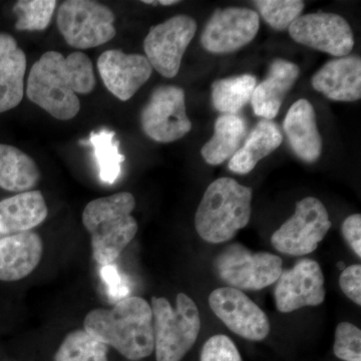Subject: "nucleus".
I'll use <instances>...</instances> for the list:
<instances>
[{
    "label": "nucleus",
    "mask_w": 361,
    "mask_h": 361,
    "mask_svg": "<svg viewBox=\"0 0 361 361\" xmlns=\"http://www.w3.org/2000/svg\"><path fill=\"white\" fill-rule=\"evenodd\" d=\"M96 87L92 61L84 52L47 51L32 66L26 94L33 104L61 121H70L80 110L78 94H87Z\"/></svg>",
    "instance_id": "f257e3e1"
},
{
    "label": "nucleus",
    "mask_w": 361,
    "mask_h": 361,
    "mask_svg": "<svg viewBox=\"0 0 361 361\" xmlns=\"http://www.w3.org/2000/svg\"><path fill=\"white\" fill-rule=\"evenodd\" d=\"M84 329L130 360L148 357L155 349L153 312L137 296L121 299L111 308H97L85 316Z\"/></svg>",
    "instance_id": "f03ea898"
},
{
    "label": "nucleus",
    "mask_w": 361,
    "mask_h": 361,
    "mask_svg": "<svg viewBox=\"0 0 361 361\" xmlns=\"http://www.w3.org/2000/svg\"><path fill=\"white\" fill-rule=\"evenodd\" d=\"M134 195L120 192L94 199L85 206L82 224L90 235L92 256L99 264L115 262L135 238L139 226L132 213Z\"/></svg>",
    "instance_id": "7ed1b4c3"
},
{
    "label": "nucleus",
    "mask_w": 361,
    "mask_h": 361,
    "mask_svg": "<svg viewBox=\"0 0 361 361\" xmlns=\"http://www.w3.org/2000/svg\"><path fill=\"white\" fill-rule=\"evenodd\" d=\"M251 202V188L231 178L214 180L207 188L195 215L199 236L214 244L234 238L250 221Z\"/></svg>",
    "instance_id": "20e7f679"
},
{
    "label": "nucleus",
    "mask_w": 361,
    "mask_h": 361,
    "mask_svg": "<svg viewBox=\"0 0 361 361\" xmlns=\"http://www.w3.org/2000/svg\"><path fill=\"white\" fill-rule=\"evenodd\" d=\"M157 361H180L193 348L201 318L193 299L179 293L173 307L164 297H152Z\"/></svg>",
    "instance_id": "39448f33"
},
{
    "label": "nucleus",
    "mask_w": 361,
    "mask_h": 361,
    "mask_svg": "<svg viewBox=\"0 0 361 361\" xmlns=\"http://www.w3.org/2000/svg\"><path fill=\"white\" fill-rule=\"evenodd\" d=\"M216 274L232 288L261 290L274 284L283 270L279 256L268 252H252L240 243L231 244L214 261Z\"/></svg>",
    "instance_id": "423d86ee"
},
{
    "label": "nucleus",
    "mask_w": 361,
    "mask_h": 361,
    "mask_svg": "<svg viewBox=\"0 0 361 361\" xmlns=\"http://www.w3.org/2000/svg\"><path fill=\"white\" fill-rule=\"evenodd\" d=\"M115 14L90 0H68L58 13L59 30L66 44L78 49H92L116 37Z\"/></svg>",
    "instance_id": "0eeeda50"
},
{
    "label": "nucleus",
    "mask_w": 361,
    "mask_h": 361,
    "mask_svg": "<svg viewBox=\"0 0 361 361\" xmlns=\"http://www.w3.org/2000/svg\"><path fill=\"white\" fill-rule=\"evenodd\" d=\"M331 222L322 201L306 197L297 202L293 216L273 233L271 243L277 251L303 256L316 250L326 236Z\"/></svg>",
    "instance_id": "6e6552de"
},
{
    "label": "nucleus",
    "mask_w": 361,
    "mask_h": 361,
    "mask_svg": "<svg viewBox=\"0 0 361 361\" xmlns=\"http://www.w3.org/2000/svg\"><path fill=\"white\" fill-rule=\"evenodd\" d=\"M141 126L149 139L161 144L184 137L192 129L184 90L176 85H161L154 90L142 108Z\"/></svg>",
    "instance_id": "1a4fd4ad"
},
{
    "label": "nucleus",
    "mask_w": 361,
    "mask_h": 361,
    "mask_svg": "<svg viewBox=\"0 0 361 361\" xmlns=\"http://www.w3.org/2000/svg\"><path fill=\"white\" fill-rule=\"evenodd\" d=\"M196 32V20L186 14L176 16L151 27L144 40V49L153 70L163 77L175 78Z\"/></svg>",
    "instance_id": "9d476101"
},
{
    "label": "nucleus",
    "mask_w": 361,
    "mask_h": 361,
    "mask_svg": "<svg viewBox=\"0 0 361 361\" xmlns=\"http://www.w3.org/2000/svg\"><path fill=\"white\" fill-rule=\"evenodd\" d=\"M292 39L331 54L344 58L355 47V35L348 21L339 14L315 13L299 16L288 28Z\"/></svg>",
    "instance_id": "9b49d317"
},
{
    "label": "nucleus",
    "mask_w": 361,
    "mask_h": 361,
    "mask_svg": "<svg viewBox=\"0 0 361 361\" xmlns=\"http://www.w3.org/2000/svg\"><path fill=\"white\" fill-rule=\"evenodd\" d=\"M209 304L215 315L237 336L261 341L269 334L268 316L243 291L221 287L210 294Z\"/></svg>",
    "instance_id": "f8f14e48"
},
{
    "label": "nucleus",
    "mask_w": 361,
    "mask_h": 361,
    "mask_svg": "<svg viewBox=\"0 0 361 361\" xmlns=\"http://www.w3.org/2000/svg\"><path fill=\"white\" fill-rule=\"evenodd\" d=\"M260 25L259 14L244 7L218 9L201 35L202 47L212 54L234 52L255 39Z\"/></svg>",
    "instance_id": "ddd939ff"
},
{
    "label": "nucleus",
    "mask_w": 361,
    "mask_h": 361,
    "mask_svg": "<svg viewBox=\"0 0 361 361\" xmlns=\"http://www.w3.org/2000/svg\"><path fill=\"white\" fill-rule=\"evenodd\" d=\"M276 282L274 298L280 312L320 305L324 301V276L320 265L311 259H303L291 269L282 270Z\"/></svg>",
    "instance_id": "4468645a"
},
{
    "label": "nucleus",
    "mask_w": 361,
    "mask_h": 361,
    "mask_svg": "<svg viewBox=\"0 0 361 361\" xmlns=\"http://www.w3.org/2000/svg\"><path fill=\"white\" fill-rule=\"evenodd\" d=\"M97 70L104 87L120 101H129L151 78L153 68L142 54H127L118 49L103 52Z\"/></svg>",
    "instance_id": "2eb2a0df"
},
{
    "label": "nucleus",
    "mask_w": 361,
    "mask_h": 361,
    "mask_svg": "<svg viewBox=\"0 0 361 361\" xmlns=\"http://www.w3.org/2000/svg\"><path fill=\"white\" fill-rule=\"evenodd\" d=\"M44 243L37 233L28 231L0 238V281L27 277L39 264Z\"/></svg>",
    "instance_id": "dca6fc26"
},
{
    "label": "nucleus",
    "mask_w": 361,
    "mask_h": 361,
    "mask_svg": "<svg viewBox=\"0 0 361 361\" xmlns=\"http://www.w3.org/2000/svg\"><path fill=\"white\" fill-rule=\"evenodd\" d=\"M312 87L329 99L355 102L361 97V61L357 56L332 59L313 75Z\"/></svg>",
    "instance_id": "f3484780"
},
{
    "label": "nucleus",
    "mask_w": 361,
    "mask_h": 361,
    "mask_svg": "<svg viewBox=\"0 0 361 361\" xmlns=\"http://www.w3.org/2000/svg\"><path fill=\"white\" fill-rule=\"evenodd\" d=\"M299 75L300 68L295 63L285 59H274L271 63L267 78L256 85L252 94L254 114L264 120L274 118Z\"/></svg>",
    "instance_id": "a211bd4d"
},
{
    "label": "nucleus",
    "mask_w": 361,
    "mask_h": 361,
    "mask_svg": "<svg viewBox=\"0 0 361 361\" xmlns=\"http://www.w3.org/2000/svg\"><path fill=\"white\" fill-rule=\"evenodd\" d=\"M283 128L292 151L306 163H314L322 153V137L316 114L307 99H298L285 116Z\"/></svg>",
    "instance_id": "6ab92c4d"
},
{
    "label": "nucleus",
    "mask_w": 361,
    "mask_h": 361,
    "mask_svg": "<svg viewBox=\"0 0 361 361\" xmlns=\"http://www.w3.org/2000/svg\"><path fill=\"white\" fill-rule=\"evenodd\" d=\"M26 65L25 51L13 35L0 33V114L23 101Z\"/></svg>",
    "instance_id": "aec40b11"
},
{
    "label": "nucleus",
    "mask_w": 361,
    "mask_h": 361,
    "mask_svg": "<svg viewBox=\"0 0 361 361\" xmlns=\"http://www.w3.org/2000/svg\"><path fill=\"white\" fill-rule=\"evenodd\" d=\"M49 209L40 191H26L0 201V234L28 232L47 219Z\"/></svg>",
    "instance_id": "412c9836"
},
{
    "label": "nucleus",
    "mask_w": 361,
    "mask_h": 361,
    "mask_svg": "<svg viewBox=\"0 0 361 361\" xmlns=\"http://www.w3.org/2000/svg\"><path fill=\"white\" fill-rule=\"evenodd\" d=\"M282 142L283 135L276 123L262 120L252 130L243 146L230 159L228 168L236 174H248L259 161L279 148Z\"/></svg>",
    "instance_id": "4be33fe9"
},
{
    "label": "nucleus",
    "mask_w": 361,
    "mask_h": 361,
    "mask_svg": "<svg viewBox=\"0 0 361 361\" xmlns=\"http://www.w3.org/2000/svg\"><path fill=\"white\" fill-rule=\"evenodd\" d=\"M247 125L238 115H222L217 118L214 135L201 149L202 157L209 165L217 166L231 159L245 137Z\"/></svg>",
    "instance_id": "5701e85b"
},
{
    "label": "nucleus",
    "mask_w": 361,
    "mask_h": 361,
    "mask_svg": "<svg viewBox=\"0 0 361 361\" xmlns=\"http://www.w3.org/2000/svg\"><path fill=\"white\" fill-rule=\"evenodd\" d=\"M39 169L32 157L9 145L0 144V188L6 191H28L37 186Z\"/></svg>",
    "instance_id": "b1692460"
},
{
    "label": "nucleus",
    "mask_w": 361,
    "mask_h": 361,
    "mask_svg": "<svg viewBox=\"0 0 361 361\" xmlns=\"http://www.w3.org/2000/svg\"><path fill=\"white\" fill-rule=\"evenodd\" d=\"M257 82L251 75L222 78L212 85V104L223 115H237L249 102Z\"/></svg>",
    "instance_id": "393cba45"
},
{
    "label": "nucleus",
    "mask_w": 361,
    "mask_h": 361,
    "mask_svg": "<svg viewBox=\"0 0 361 361\" xmlns=\"http://www.w3.org/2000/svg\"><path fill=\"white\" fill-rule=\"evenodd\" d=\"M94 149L99 179L106 184H114L122 172L125 156L120 154V142L116 140V133L108 129L90 133L89 141L82 142Z\"/></svg>",
    "instance_id": "a878e982"
},
{
    "label": "nucleus",
    "mask_w": 361,
    "mask_h": 361,
    "mask_svg": "<svg viewBox=\"0 0 361 361\" xmlns=\"http://www.w3.org/2000/svg\"><path fill=\"white\" fill-rule=\"evenodd\" d=\"M109 346L85 329L71 332L61 342L54 361H109Z\"/></svg>",
    "instance_id": "bb28decb"
},
{
    "label": "nucleus",
    "mask_w": 361,
    "mask_h": 361,
    "mask_svg": "<svg viewBox=\"0 0 361 361\" xmlns=\"http://www.w3.org/2000/svg\"><path fill=\"white\" fill-rule=\"evenodd\" d=\"M56 0H20L13 7L16 28L21 32L47 30L56 11Z\"/></svg>",
    "instance_id": "cd10ccee"
},
{
    "label": "nucleus",
    "mask_w": 361,
    "mask_h": 361,
    "mask_svg": "<svg viewBox=\"0 0 361 361\" xmlns=\"http://www.w3.org/2000/svg\"><path fill=\"white\" fill-rule=\"evenodd\" d=\"M254 4L263 20L280 32L288 30L304 8V2L300 0H257Z\"/></svg>",
    "instance_id": "c85d7f7f"
},
{
    "label": "nucleus",
    "mask_w": 361,
    "mask_h": 361,
    "mask_svg": "<svg viewBox=\"0 0 361 361\" xmlns=\"http://www.w3.org/2000/svg\"><path fill=\"white\" fill-rule=\"evenodd\" d=\"M334 353L343 361H361V331L353 323L337 325Z\"/></svg>",
    "instance_id": "c756f323"
},
{
    "label": "nucleus",
    "mask_w": 361,
    "mask_h": 361,
    "mask_svg": "<svg viewBox=\"0 0 361 361\" xmlns=\"http://www.w3.org/2000/svg\"><path fill=\"white\" fill-rule=\"evenodd\" d=\"M201 361H242V357L229 337L217 334L210 337L204 344Z\"/></svg>",
    "instance_id": "7c9ffc66"
},
{
    "label": "nucleus",
    "mask_w": 361,
    "mask_h": 361,
    "mask_svg": "<svg viewBox=\"0 0 361 361\" xmlns=\"http://www.w3.org/2000/svg\"><path fill=\"white\" fill-rule=\"evenodd\" d=\"M342 292L357 305H361V266L350 265L342 270L339 277Z\"/></svg>",
    "instance_id": "2f4dec72"
},
{
    "label": "nucleus",
    "mask_w": 361,
    "mask_h": 361,
    "mask_svg": "<svg viewBox=\"0 0 361 361\" xmlns=\"http://www.w3.org/2000/svg\"><path fill=\"white\" fill-rule=\"evenodd\" d=\"M342 235L353 248L356 255L361 257V215L353 214L344 220L341 227Z\"/></svg>",
    "instance_id": "473e14b6"
},
{
    "label": "nucleus",
    "mask_w": 361,
    "mask_h": 361,
    "mask_svg": "<svg viewBox=\"0 0 361 361\" xmlns=\"http://www.w3.org/2000/svg\"><path fill=\"white\" fill-rule=\"evenodd\" d=\"M104 281L108 285L109 293L115 298H126L129 293V288L123 283L115 265H104L101 271Z\"/></svg>",
    "instance_id": "72a5a7b5"
},
{
    "label": "nucleus",
    "mask_w": 361,
    "mask_h": 361,
    "mask_svg": "<svg viewBox=\"0 0 361 361\" xmlns=\"http://www.w3.org/2000/svg\"><path fill=\"white\" fill-rule=\"evenodd\" d=\"M157 4H160L161 6H174V4H180L178 0H161V1H157Z\"/></svg>",
    "instance_id": "f704fd0d"
},
{
    "label": "nucleus",
    "mask_w": 361,
    "mask_h": 361,
    "mask_svg": "<svg viewBox=\"0 0 361 361\" xmlns=\"http://www.w3.org/2000/svg\"><path fill=\"white\" fill-rule=\"evenodd\" d=\"M338 267L342 268V270L344 269V264L343 263H338Z\"/></svg>",
    "instance_id": "c9c22d12"
},
{
    "label": "nucleus",
    "mask_w": 361,
    "mask_h": 361,
    "mask_svg": "<svg viewBox=\"0 0 361 361\" xmlns=\"http://www.w3.org/2000/svg\"><path fill=\"white\" fill-rule=\"evenodd\" d=\"M4 235H2V234H0V238H2V237H4Z\"/></svg>",
    "instance_id": "e433bc0d"
}]
</instances>
